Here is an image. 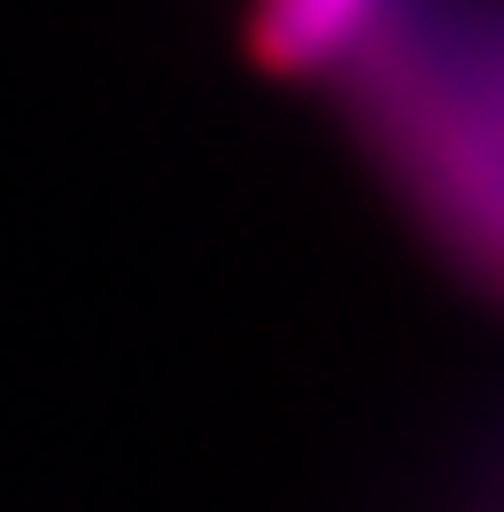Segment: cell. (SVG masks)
<instances>
[{"label": "cell", "instance_id": "7a4b0ae2", "mask_svg": "<svg viewBox=\"0 0 504 512\" xmlns=\"http://www.w3.org/2000/svg\"><path fill=\"white\" fill-rule=\"evenodd\" d=\"M388 0H249V55L272 78H318Z\"/></svg>", "mask_w": 504, "mask_h": 512}, {"label": "cell", "instance_id": "6da1fadb", "mask_svg": "<svg viewBox=\"0 0 504 512\" xmlns=\"http://www.w3.org/2000/svg\"><path fill=\"white\" fill-rule=\"evenodd\" d=\"M349 132L435 256L489 288L504 210V78L481 0H388L334 63Z\"/></svg>", "mask_w": 504, "mask_h": 512}]
</instances>
